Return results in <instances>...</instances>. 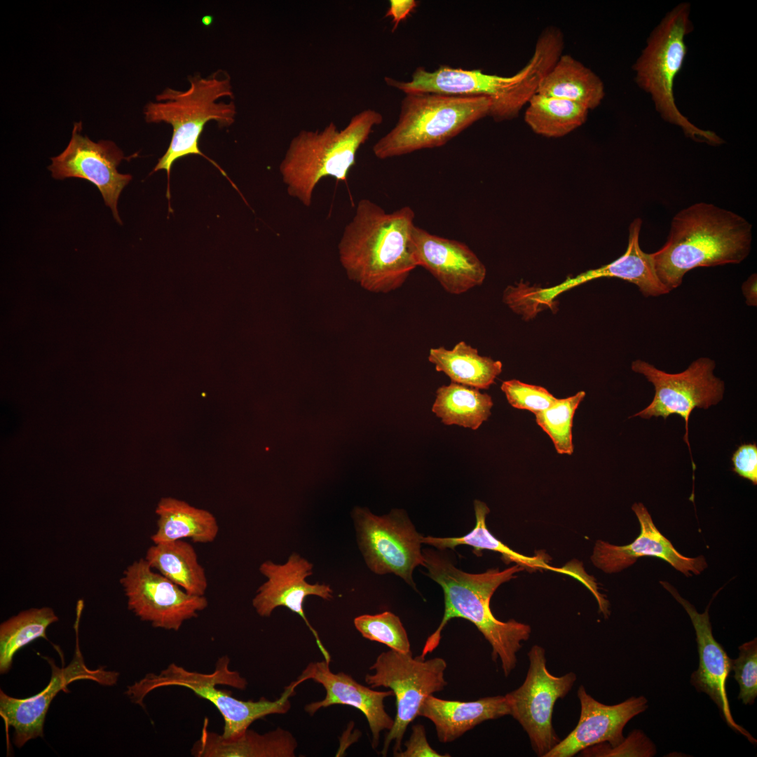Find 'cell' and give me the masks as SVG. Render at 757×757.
<instances>
[{
	"label": "cell",
	"mask_w": 757,
	"mask_h": 757,
	"mask_svg": "<svg viewBox=\"0 0 757 757\" xmlns=\"http://www.w3.org/2000/svg\"><path fill=\"white\" fill-rule=\"evenodd\" d=\"M414 218L409 206L387 212L371 200L361 199L338 245L348 278L374 293L400 287L418 267L412 237Z\"/></svg>",
	"instance_id": "6da1fadb"
},
{
	"label": "cell",
	"mask_w": 757,
	"mask_h": 757,
	"mask_svg": "<svg viewBox=\"0 0 757 757\" xmlns=\"http://www.w3.org/2000/svg\"><path fill=\"white\" fill-rule=\"evenodd\" d=\"M422 553L427 575L443 589L444 612L439 627L425 641L421 657L425 659L438 646L447 622L461 618L470 621L483 634L492 648L493 660L499 657L504 675L508 676L517 665L521 642L529 639L531 629L514 619L507 622L496 619L490 600L501 584L515 578L524 567L517 564L503 571L490 568L484 573H469L456 568L441 552L424 549Z\"/></svg>",
	"instance_id": "7a4b0ae2"
},
{
	"label": "cell",
	"mask_w": 757,
	"mask_h": 757,
	"mask_svg": "<svg viewBox=\"0 0 757 757\" xmlns=\"http://www.w3.org/2000/svg\"><path fill=\"white\" fill-rule=\"evenodd\" d=\"M751 242L752 226L745 218L700 202L676 214L666 243L649 254L658 279L671 292L693 269L740 264Z\"/></svg>",
	"instance_id": "3957f363"
},
{
	"label": "cell",
	"mask_w": 757,
	"mask_h": 757,
	"mask_svg": "<svg viewBox=\"0 0 757 757\" xmlns=\"http://www.w3.org/2000/svg\"><path fill=\"white\" fill-rule=\"evenodd\" d=\"M382 122L381 113L367 109L342 130L331 122L322 130H301L292 139L279 167L289 196L310 207L321 179L330 177L346 182L357 151Z\"/></svg>",
	"instance_id": "277c9868"
},
{
	"label": "cell",
	"mask_w": 757,
	"mask_h": 757,
	"mask_svg": "<svg viewBox=\"0 0 757 757\" xmlns=\"http://www.w3.org/2000/svg\"><path fill=\"white\" fill-rule=\"evenodd\" d=\"M189 81L188 89L168 87L156 96V102H149L144 109L148 123L165 122L172 127L168 149L154 169V172L165 170L168 179L174 163L189 155L201 156L221 170L201 152L199 138L208 121L227 127L233 123L236 114L233 101L220 100L233 97L231 77L226 71L218 70L207 77L191 76Z\"/></svg>",
	"instance_id": "5b68a950"
},
{
	"label": "cell",
	"mask_w": 757,
	"mask_h": 757,
	"mask_svg": "<svg viewBox=\"0 0 757 757\" xmlns=\"http://www.w3.org/2000/svg\"><path fill=\"white\" fill-rule=\"evenodd\" d=\"M491 100L430 93L405 94L395 125L373 146L386 159L446 144L476 121L489 116Z\"/></svg>",
	"instance_id": "8992f818"
},
{
	"label": "cell",
	"mask_w": 757,
	"mask_h": 757,
	"mask_svg": "<svg viewBox=\"0 0 757 757\" xmlns=\"http://www.w3.org/2000/svg\"><path fill=\"white\" fill-rule=\"evenodd\" d=\"M229 663L228 656L221 657L217 661L214 671L210 674L192 671L172 663L159 674H148L128 686L125 695L134 704L143 707L146 695L156 688L169 686L189 688L213 704L220 712L224 721L221 736L226 739L238 737L259 718L271 714H285L289 711V697L295 693V688L299 686L296 681L286 686L280 697L273 701L265 697H261L258 701L241 700L233 697L231 691L216 687L217 685H225L240 690L246 688V679L239 672L231 670Z\"/></svg>",
	"instance_id": "52a82bcc"
},
{
	"label": "cell",
	"mask_w": 757,
	"mask_h": 757,
	"mask_svg": "<svg viewBox=\"0 0 757 757\" xmlns=\"http://www.w3.org/2000/svg\"><path fill=\"white\" fill-rule=\"evenodd\" d=\"M550 69L547 60L533 53L515 74L503 76L481 69H463L442 65L433 71L419 67L408 81L385 77L386 84L405 94L430 93L455 96H484L491 100L489 116L495 121L516 118L536 93L538 86Z\"/></svg>",
	"instance_id": "ba28073f"
},
{
	"label": "cell",
	"mask_w": 757,
	"mask_h": 757,
	"mask_svg": "<svg viewBox=\"0 0 757 757\" xmlns=\"http://www.w3.org/2000/svg\"><path fill=\"white\" fill-rule=\"evenodd\" d=\"M693 30L690 6L680 4L668 13L652 32L647 45L633 66L638 86L651 95L662 118L679 126L686 136L698 142L720 145L714 132L693 125L678 110L674 83L687 53L685 36Z\"/></svg>",
	"instance_id": "9c48e42d"
},
{
	"label": "cell",
	"mask_w": 757,
	"mask_h": 757,
	"mask_svg": "<svg viewBox=\"0 0 757 757\" xmlns=\"http://www.w3.org/2000/svg\"><path fill=\"white\" fill-rule=\"evenodd\" d=\"M446 667L443 658L413 657L411 651L403 653L390 649L377 656L369 668L374 673L366 674L365 683L371 688H390L396 700V715L385 737L380 751L382 756H387L392 742L393 756L402 751L407 726L418 716L424 700L447 685L444 678Z\"/></svg>",
	"instance_id": "30bf717a"
},
{
	"label": "cell",
	"mask_w": 757,
	"mask_h": 757,
	"mask_svg": "<svg viewBox=\"0 0 757 757\" xmlns=\"http://www.w3.org/2000/svg\"><path fill=\"white\" fill-rule=\"evenodd\" d=\"M715 367V361L707 357L696 359L687 369L676 374L664 371L642 360H636L631 364L633 371L642 374L653 385L655 395L645 409L630 418L650 419L661 416L666 420L673 414L682 417L686 428L683 439L690 453L693 474L695 464L688 440L689 418L695 408L707 409L722 400L725 383L714 375Z\"/></svg>",
	"instance_id": "8fae6325"
},
{
	"label": "cell",
	"mask_w": 757,
	"mask_h": 757,
	"mask_svg": "<svg viewBox=\"0 0 757 757\" xmlns=\"http://www.w3.org/2000/svg\"><path fill=\"white\" fill-rule=\"evenodd\" d=\"M359 547L369 568L376 574L393 573L415 588L412 573L424 558L422 536L405 512L394 510L377 516L367 508L352 512Z\"/></svg>",
	"instance_id": "7c38bea8"
},
{
	"label": "cell",
	"mask_w": 757,
	"mask_h": 757,
	"mask_svg": "<svg viewBox=\"0 0 757 757\" xmlns=\"http://www.w3.org/2000/svg\"><path fill=\"white\" fill-rule=\"evenodd\" d=\"M529 666L523 683L505 696L510 716L528 735L533 750L545 757L559 742L552 725L554 706L564 698L577 679L570 671L563 676L552 675L547 669L545 649L533 646L528 652Z\"/></svg>",
	"instance_id": "4fadbf2b"
},
{
	"label": "cell",
	"mask_w": 757,
	"mask_h": 757,
	"mask_svg": "<svg viewBox=\"0 0 757 757\" xmlns=\"http://www.w3.org/2000/svg\"><path fill=\"white\" fill-rule=\"evenodd\" d=\"M128 607L153 627L178 631L183 623L205 609V596L193 595L156 573L145 559L128 566L120 580Z\"/></svg>",
	"instance_id": "5bb4252c"
},
{
	"label": "cell",
	"mask_w": 757,
	"mask_h": 757,
	"mask_svg": "<svg viewBox=\"0 0 757 757\" xmlns=\"http://www.w3.org/2000/svg\"><path fill=\"white\" fill-rule=\"evenodd\" d=\"M82 608H77L75 623L76 645L74 656L67 667H57L51 658H46L51 667V677L48 686L30 697L15 698L0 690V715L7 727L14 728L13 742L21 748L29 740L43 736V724L50 704L61 690L69 692L70 683L89 679L103 686L116 683L119 674L107 671L104 667L92 670L86 665L79 646L78 625Z\"/></svg>",
	"instance_id": "9a60e30c"
},
{
	"label": "cell",
	"mask_w": 757,
	"mask_h": 757,
	"mask_svg": "<svg viewBox=\"0 0 757 757\" xmlns=\"http://www.w3.org/2000/svg\"><path fill=\"white\" fill-rule=\"evenodd\" d=\"M82 123L74 125L71 139L66 149L51 158L48 170L55 179H86L100 190L104 203L109 207L116 221L122 224L117 210L118 197L132 179L117 168L125 157L116 144L109 140L95 142L81 134Z\"/></svg>",
	"instance_id": "2e32d148"
},
{
	"label": "cell",
	"mask_w": 757,
	"mask_h": 757,
	"mask_svg": "<svg viewBox=\"0 0 757 757\" xmlns=\"http://www.w3.org/2000/svg\"><path fill=\"white\" fill-rule=\"evenodd\" d=\"M312 569L313 564L296 552H293L284 564H277L270 560L263 562L259 571L267 580L257 589L252 606L261 617H269L279 606L286 607L298 614L313 634L325 660L330 662L329 653L305 615L304 602L310 595L329 601L333 598V590L326 584L306 582V578L313 574Z\"/></svg>",
	"instance_id": "e0dca14e"
},
{
	"label": "cell",
	"mask_w": 757,
	"mask_h": 757,
	"mask_svg": "<svg viewBox=\"0 0 757 757\" xmlns=\"http://www.w3.org/2000/svg\"><path fill=\"white\" fill-rule=\"evenodd\" d=\"M577 695L580 715L575 728L545 757H571L602 743L615 747L625 739L622 731L626 724L648 708V700L643 696L607 705L594 699L583 686L579 687Z\"/></svg>",
	"instance_id": "ac0fdd59"
},
{
	"label": "cell",
	"mask_w": 757,
	"mask_h": 757,
	"mask_svg": "<svg viewBox=\"0 0 757 757\" xmlns=\"http://www.w3.org/2000/svg\"><path fill=\"white\" fill-rule=\"evenodd\" d=\"M632 510L640 524L639 535L632 543L622 546L597 540L591 560L598 568L606 573H617L643 557L660 558L688 577L699 575L707 567L703 556L688 557L679 553L656 527L643 503H634Z\"/></svg>",
	"instance_id": "d6986e66"
},
{
	"label": "cell",
	"mask_w": 757,
	"mask_h": 757,
	"mask_svg": "<svg viewBox=\"0 0 757 757\" xmlns=\"http://www.w3.org/2000/svg\"><path fill=\"white\" fill-rule=\"evenodd\" d=\"M330 662L325 660L307 664L296 681L301 683L307 680L321 684L326 691L324 699L307 704L304 709L311 716L322 708L334 704L348 705L360 710L366 717L371 732V746L376 749L379 743L380 733L389 730L393 719L386 711L384 700L393 696L391 690L376 691L357 683L344 672L333 673Z\"/></svg>",
	"instance_id": "ffe728a7"
},
{
	"label": "cell",
	"mask_w": 757,
	"mask_h": 757,
	"mask_svg": "<svg viewBox=\"0 0 757 757\" xmlns=\"http://www.w3.org/2000/svg\"><path fill=\"white\" fill-rule=\"evenodd\" d=\"M412 237L417 266L430 272L446 292L459 295L483 283L486 267L465 243L416 225Z\"/></svg>",
	"instance_id": "44dd1931"
},
{
	"label": "cell",
	"mask_w": 757,
	"mask_h": 757,
	"mask_svg": "<svg viewBox=\"0 0 757 757\" xmlns=\"http://www.w3.org/2000/svg\"><path fill=\"white\" fill-rule=\"evenodd\" d=\"M660 583L684 608L695 631L700 661L698 669L691 675V683L698 692L705 693L715 702L729 727L751 742H756L749 732L734 721L730 712L726 682L732 670V659L713 636L709 614L710 603L704 613H700L670 584L662 581Z\"/></svg>",
	"instance_id": "7402d4cb"
},
{
	"label": "cell",
	"mask_w": 757,
	"mask_h": 757,
	"mask_svg": "<svg viewBox=\"0 0 757 757\" xmlns=\"http://www.w3.org/2000/svg\"><path fill=\"white\" fill-rule=\"evenodd\" d=\"M641 218H636L629 228L628 245L625 252L613 262L596 269L588 271L573 278L549 288L533 287L531 292L532 303L538 308L551 307L553 300L562 292L593 279L603 277L618 278L636 285L646 297L660 296L670 292L658 279L650 257L639 245Z\"/></svg>",
	"instance_id": "603a6c76"
},
{
	"label": "cell",
	"mask_w": 757,
	"mask_h": 757,
	"mask_svg": "<svg viewBox=\"0 0 757 757\" xmlns=\"http://www.w3.org/2000/svg\"><path fill=\"white\" fill-rule=\"evenodd\" d=\"M510 714L505 696L462 702L442 700L431 695L424 700L418 716L434 723L440 742L449 743L486 721Z\"/></svg>",
	"instance_id": "cb8c5ba5"
},
{
	"label": "cell",
	"mask_w": 757,
	"mask_h": 757,
	"mask_svg": "<svg viewBox=\"0 0 757 757\" xmlns=\"http://www.w3.org/2000/svg\"><path fill=\"white\" fill-rule=\"evenodd\" d=\"M297 746L294 735L280 727L264 734L248 728L236 738L226 739L208 730L205 718L191 751L196 757H294Z\"/></svg>",
	"instance_id": "d4e9b609"
},
{
	"label": "cell",
	"mask_w": 757,
	"mask_h": 757,
	"mask_svg": "<svg viewBox=\"0 0 757 757\" xmlns=\"http://www.w3.org/2000/svg\"><path fill=\"white\" fill-rule=\"evenodd\" d=\"M536 93L575 102L589 110L605 96L601 79L569 55H561L540 81Z\"/></svg>",
	"instance_id": "484cf974"
},
{
	"label": "cell",
	"mask_w": 757,
	"mask_h": 757,
	"mask_svg": "<svg viewBox=\"0 0 757 757\" xmlns=\"http://www.w3.org/2000/svg\"><path fill=\"white\" fill-rule=\"evenodd\" d=\"M156 513L158 516L157 530L151 537L154 544L185 538L197 543H208L217 536L219 526L214 516L185 501L163 498Z\"/></svg>",
	"instance_id": "4316f807"
},
{
	"label": "cell",
	"mask_w": 757,
	"mask_h": 757,
	"mask_svg": "<svg viewBox=\"0 0 757 757\" xmlns=\"http://www.w3.org/2000/svg\"><path fill=\"white\" fill-rule=\"evenodd\" d=\"M428 360L451 382L479 390L488 389L503 368L500 361L479 355L477 348L463 341L450 350L444 346L430 348Z\"/></svg>",
	"instance_id": "83f0119b"
},
{
	"label": "cell",
	"mask_w": 757,
	"mask_h": 757,
	"mask_svg": "<svg viewBox=\"0 0 757 757\" xmlns=\"http://www.w3.org/2000/svg\"><path fill=\"white\" fill-rule=\"evenodd\" d=\"M144 559L154 570L188 593L205 596L207 588L205 571L189 543L177 540L154 544L148 549Z\"/></svg>",
	"instance_id": "f1b7e54d"
},
{
	"label": "cell",
	"mask_w": 757,
	"mask_h": 757,
	"mask_svg": "<svg viewBox=\"0 0 757 757\" xmlns=\"http://www.w3.org/2000/svg\"><path fill=\"white\" fill-rule=\"evenodd\" d=\"M474 508L476 523L474 528L470 532L461 537L422 536V543L433 546L440 550L447 548L454 549L456 546L461 545H469L473 547V552L477 556L482 554L481 551L482 550L494 551L500 553L507 564L511 561L516 562L524 568L552 570L578 578L576 573L571 571L550 566L540 556L526 557L511 550L495 538L488 530L486 524V517L490 512L488 506L484 502L475 500L474 501Z\"/></svg>",
	"instance_id": "f546056e"
},
{
	"label": "cell",
	"mask_w": 757,
	"mask_h": 757,
	"mask_svg": "<svg viewBox=\"0 0 757 757\" xmlns=\"http://www.w3.org/2000/svg\"><path fill=\"white\" fill-rule=\"evenodd\" d=\"M493 404L489 394L451 382L437 388L432 411L444 425L477 430L491 416Z\"/></svg>",
	"instance_id": "4dcf8cb0"
},
{
	"label": "cell",
	"mask_w": 757,
	"mask_h": 757,
	"mask_svg": "<svg viewBox=\"0 0 757 757\" xmlns=\"http://www.w3.org/2000/svg\"><path fill=\"white\" fill-rule=\"evenodd\" d=\"M524 120L531 129L547 137H563L585 123L589 110L575 102L534 94L528 102Z\"/></svg>",
	"instance_id": "1f68e13d"
},
{
	"label": "cell",
	"mask_w": 757,
	"mask_h": 757,
	"mask_svg": "<svg viewBox=\"0 0 757 757\" xmlns=\"http://www.w3.org/2000/svg\"><path fill=\"white\" fill-rule=\"evenodd\" d=\"M58 621L50 607L23 611L0 625V672L7 673L20 649L38 638H46L49 625Z\"/></svg>",
	"instance_id": "d6a6232c"
},
{
	"label": "cell",
	"mask_w": 757,
	"mask_h": 757,
	"mask_svg": "<svg viewBox=\"0 0 757 757\" xmlns=\"http://www.w3.org/2000/svg\"><path fill=\"white\" fill-rule=\"evenodd\" d=\"M585 396L584 391L558 399L548 409L536 414L538 425L550 436L556 451L560 454L571 455L573 420L575 412Z\"/></svg>",
	"instance_id": "836d02e7"
},
{
	"label": "cell",
	"mask_w": 757,
	"mask_h": 757,
	"mask_svg": "<svg viewBox=\"0 0 757 757\" xmlns=\"http://www.w3.org/2000/svg\"><path fill=\"white\" fill-rule=\"evenodd\" d=\"M353 622L364 638L385 644L400 653L411 651L407 633L400 618L393 613L385 611L376 615H361L356 617Z\"/></svg>",
	"instance_id": "e575fe53"
},
{
	"label": "cell",
	"mask_w": 757,
	"mask_h": 757,
	"mask_svg": "<svg viewBox=\"0 0 757 757\" xmlns=\"http://www.w3.org/2000/svg\"><path fill=\"white\" fill-rule=\"evenodd\" d=\"M500 388L512 407L530 411L534 414L548 409L557 400L541 386L516 379L503 381Z\"/></svg>",
	"instance_id": "d590c367"
},
{
	"label": "cell",
	"mask_w": 757,
	"mask_h": 757,
	"mask_svg": "<svg viewBox=\"0 0 757 757\" xmlns=\"http://www.w3.org/2000/svg\"><path fill=\"white\" fill-rule=\"evenodd\" d=\"M739 656L732 660V670L739 686L738 699L744 704H752L757 696L756 638L739 647Z\"/></svg>",
	"instance_id": "8d00e7d4"
},
{
	"label": "cell",
	"mask_w": 757,
	"mask_h": 757,
	"mask_svg": "<svg viewBox=\"0 0 757 757\" xmlns=\"http://www.w3.org/2000/svg\"><path fill=\"white\" fill-rule=\"evenodd\" d=\"M581 753L582 756H652L655 748L643 732L634 730L615 747L602 743L589 746Z\"/></svg>",
	"instance_id": "74e56055"
},
{
	"label": "cell",
	"mask_w": 757,
	"mask_h": 757,
	"mask_svg": "<svg viewBox=\"0 0 757 757\" xmlns=\"http://www.w3.org/2000/svg\"><path fill=\"white\" fill-rule=\"evenodd\" d=\"M731 462L732 471L739 477L757 484V444H740L734 451Z\"/></svg>",
	"instance_id": "f35d334b"
},
{
	"label": "cell",
	"mask_w": 757,
	"mask_h": 757,
	"mask_svg": "<svg viewBox=\"0 0 757 757\" xmlns=\"http://www.w3.org/2000/svg\"><path fill=\"white\" fill-rule=\"evenodd\" d=\"M405 750L394 755L395 757H448L449 754H440L429 744L425 728L423 725L416 724L412 726L410 738L404 743Z\"/></svg>",
	"instance_id": "ab89813d"
},
{
	"label": "cell",
	"mask_w": 757,
	"mask_h": 757,
	"mask_svg": "<svg viewBox=\"0 0 757 757\" xmlns=\"http://www.w3.org/2000/svg\"><path fill=\"white\" fill-rule=\"evenodd\" d=\"M417 6V1L414 0H390L389 8L386 12V17L392 18L393 22V32L398 25L406 19Z\"/></svg>",
	"instance_id": "60d3db41"
},
{
	"label": "cell",
	"mask_w": 757,
	"mask_h": 757,
	"mask_svg": "<svg viewBox=\"0 0 757 757\" xmlns=\"http://www.w3.org/2000/svg\"><path fill=\"white\" fill-rule=\"evenodd\" d=\"M757 275L751 274L742 285V292L749 306H757Z\"/></svg>",
	"instance_id": "b9f144b4"
}]
</instances>
